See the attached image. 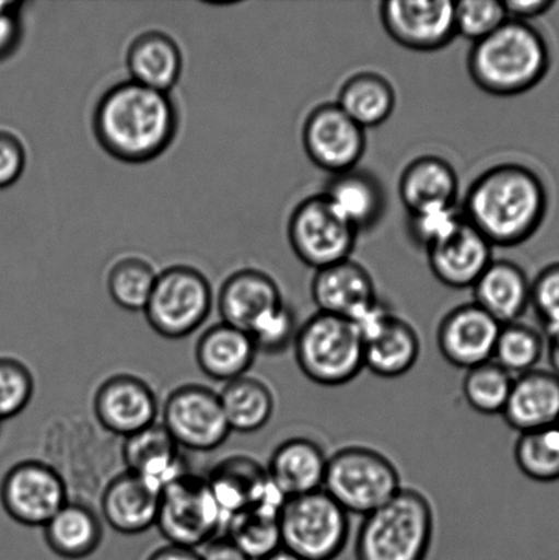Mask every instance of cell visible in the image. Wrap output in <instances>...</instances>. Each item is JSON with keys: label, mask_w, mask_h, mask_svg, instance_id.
Masks as SVG:
<instances>
[{"label": "cell", "mask_w": 559, "mask_h": 560, "mask_svg": "<svg viewBox=\"0 0 559 560\" xmlns=\"http://www.w3.org/2000/svg\"><path fill=\"white\" fill-rule=\"evenodd\" d=\"M300 324L287 302L268 313L249 332L257 353L278 355L293 348Z\"/></svg>", "instance_id": "obj_41"}, {"label": "cell", "mask_w": 559, "mask_h": 560, "mask_svg": "<svg viewBox=\"0 0 559 560\" xmlns=\"http://www.w3.org/2000/svg\"><path fill=\"white\" fill-rule=\"evenodd\" d=\"M162 417L178 446L191 452H213L232 432L219 394L199 384L175 388L164 402Z\"/></svg>", "instance_id": "obj_11"}, {"label": "cell", "mask_w": 559, "mask_h": 560, "mask_svg": "<svg viewBox=\"0 0 559 560\" xmlns=\"http://www.w3.org/2000/svg\"><path fill=\"white\" fill-rule=\"evenodd\" d=\"M380 15L387 35L410 51H438L456 37L451 0H388Z\"/></svg>", "instance_id": "obj_14"}, {"label": "cell", "mask_w": 559, "mask_h": 560, "mask_svg": "<svg viewBox=\"0 0 559 560\" xmlns=\"http://www.w3.org/2000/svg\"><path fill=\"white\" fill-rule=\"evenodd\" d=\"M558 427H559V422H558Z\"/></svg>", "instance_id": "obj_51"}, {"label": "cell", "mask_w": 559, "mask_h": 560, "mask_svg": "<svg viewBox=\"0 0 559 560\" xmlns=\"http://www.w3.org/2000/svg\"><path fill=\"white\" fill-rule=\"evenodd\" d=\"M473 289L475 304L501 326L520 322L531 306V280L513 261L492 260Z\"/></svg>", "instance_id": "obj_26"}, {"label": "cell", "mask_w": 559, "mask_h": 560, "mask_svg": "<svg viewBox=\"0 0 559 560\" xmlns=\"http://www.w3.org/2000/svg\"><path fill=\"white\" fill-rule=\"evenodd\" d=\"M161 490L139 475L125 470L104 488L103 520L123 535H140L156 524Z\"/></svg>", "instance_id": "obj_20"}, {"label": "cell", "mask_w": 559, "mask_h": 560, "mask_svg": "<svg viewBox=\"0 0 559 560\" xmlns=\"http://www.w3.org/2000/svg\"><path fill=\"white\" fill-rule=\"evenodd\" d=\"M470 80L492 96L522 95L549 73L551 54L541 33L528 22L508 20L490 36L473 44Z\"/></svg>", "instance_id": "obj_3"}, {"label": "cell", "mask_w": 559, "mask_h": 560, "mask_svg": "<svg viewBox=\"0 0 559 560\" xmlns=\"http://www.w3.org/2000/svg\"><path fill=\"white\" fill-rule=\"evenodd\" d=\"M462 221L463 213L457 207L436 208L410 215L409 233L427 250L447 237Z\"/></svg>", "instance_id": "obj_43"}, {"label": "cell", "mask_w": 559, "mask_h": 560, "mask_svg": "<svg viewBox=\"0 0 559 560\" xmlns=\"http://www.w3.org/2000/svg\"><path fill=\"white\" fill-rule=\"evenodd\" d=\"M282 547L304 560H336L349 542V514L323 490L289 498L279 514Z\"/></svg>", "instance_id": "obj_7"}, {"label": "cell", "mask_w": 559, "mask_h": 560, "mask_svg": "<svg viewBox=\"0 0 559 560\" xmlns=\"http://www.w3.org/2000/svg\"><path fill=\"white\" fill-rule=\"evenodd\" d=\"M322 195L358 233L374 228L386 210L385 190L380 180L358 168L333 175Z\"/></svg>", "instance_id": "obj_28"}, {"label": "cell", "mask_w": 559, "mask_h": 560, "mask_svg": "<svg viewBox=\"0 0 559 560\" xmlns=\"http://www.w3.org/2000/svg\"><path fill=\"white\" fill-rule=\"evenodd\" d=\"M531 306L545 335L559 328V262H552L531 280Z\"/></svg>", "instance_id": "obj_42"}, {"label": "cell", "mask_w": 559, "mask_h": 560, "mask_svg": "<svg viewBox=\"0 0 559 560\" xmlns=\"http://www.w3.org/2000/svg\"><path fill=\"white\" fill-rule=\"evenodd\" d=\"M93 413L104 430L126 439L156 424L159 402L150 384L119 373L106 378L96 389Z\"/></svg>", "instance_id": "obj_16"}, {"label": "cell", "mask_w": 559, "mask_h": 560, "mask_svg": "<svg viewBox=\"0 0 559 560\" xmlns=\"http://www.w3.org/2000/svg\"><path fill=\"white\" fill-rule=\"evenodd\" d=\"M293 350L300 371L319 386H345L364 370L363 339L348 318L316 312L300 324Z\"/></svg>", "instance_id": "obj_5"}, {"label": "cell", "mask_w": 559, "mask_h": 560, "mask_svg": "<svg viewBox=\"0 0 559 560\" xmlns=\"http://www.w3.org/2000/svg\"><path fill=\"white\" fill-rule=\"evenodd\" d=\"M546 350V339L538 329L522 322L501 326L492 361L513 377L538 368Z\"/></svg>", "instance_id": "obj_34"}, {"label": "cell", "mask_w": 559, "mask_h": 560, "mask_svg": "<svg viewBox=\"0 0 559 560\" xmlns=\"http://www.w3.org/2000/svg\"><path fill=\"white\" fill-rule=\"evenodd\" d=\"M403 488L396 465L377 450L349 446L328 457L323 491L349 515L365 517Z\"/></svg>", "instance_id": "obj_6"}, {"label": "cell", "mask_w": 559, "mask_h": 560, "mask_svg": "<svg viewBox=\"0 0 559 560\" xmlns=\"http://www.w3.org/2000/svg\"><path fill=\"white\" fill-rule=\"evenodd\" d=\"M263 560H304L303 558H300L299 556H295L294 552L289 551L288 548L281 547L278 548L277 551H273L271 556H268L267 558Z\"/></svg>", "instance_id": "obj_50"}, {"label": "cell", "mask_w": 559, "mask_h": 560, "mask_svg": "<svg viewBox=\"0 0 559 560\" xmlns=\"http://www.w3.org/2000/svg\"><path fill=\"white\" fill-rule=\"evenodd\" d=\"M338 107L364 130L376 128L392 117L397 106L392 82L374 71L349 77L338 92Z\"/></svg>", "instance_id": "obj_32"}, {"label": "cell", "mask_w": 559, "mask_h": 560, "mask_svg": "<svg viewBox=\"0 0 559 560\" xmlns=\"http://www.w3.org/2000/svg\"><path fill=\"white\" fill-rule=\"evenodd\" d=\"M26 152L19 137L0 130V189L10 188L24 173Z\"/></svg>", "instance_id": "obj_44"}, {"label": "cell", "mask_w": 559, "mask_h": 560, "mask_svg": "<svg viewBox=\"0 0 559 560\" xmlns=\"http://www.w3.org/2000/svg\"><path fill=\"white\" fill-rule=\"evenodd\" d=\"M147 560H201L200 552L191 548L167 545L158 548Z\"/></svg>", "instance_id": "obj_48"}, {"label": "cell", "mask_w": 559, "mask_h": 560, "mask_svg": "<svg viewBox=\"0 0 559 560\" xmlns=\"http://www.w3.org/2000/svg\"><path fill=\"white\" fill-rule=\"evenodd\" d=\"M501 324L475 302L454 307L442 318L438 349L449 364L468 371L492 360Z\"/></svg>", "instance_id": "obj_17"}, {"label": "cell", "mask_w": 559, "mask_h": 560, "mask_svg": "<svg viewBox=\"0 0 559 560\" xmlns=\"http://www.w3.org/2000/svg\"><path fill=\"white\" fill-rule=\"evenodd\" d=\"M311 294L317 312L348 318L350 322L380 301L371 273L352 259L316 271L311 283Z\"/></svg>", "instance_id": "obj_19"}, {"label": "cell", "mask_w": 559, "mask_h": 560, "mask_svg": "<svg viewBox=\"0 0 559 560\" xmlns=\"http://www.w3.org/2000/svg\"><path fill=\"white\" fill-rule=\"evenodd\" d=\"M547 357H549L550 371L559 377V328L545 335Z\"/></svg>", "instance_id": "obj_49"}, {"label": "cell", "mask_w": 559, "mask_h": 560, "mask_svg": "<svg viewBox=\"0 0 559 560\" xmlns=\"http://www.w3.org/2000/svg\"><path fill=\"white\" fill-rule=\"evenodd\" d=\"M158 273L150 262L128 257L108 273L107 288L115 304L125 311H144L155 288Z\"/></svg>", "instance_id": "obj_38"}, {"label": "cell", "mask_w": 559, "mask_h": 560, "mask_svg": "<svg viewBox=\"0 0 559 560\" xmlns=\"http://www.w3.org/2000/svg\"><path fill=\"white\" fill-rule=\"evenodd\" d=\"M219 398L232 432L260 431L270 422L276 410V398L270 387L248 375L224 383Z\"/></svg>", "instance_id": "obj_33"}, {"label": "cell", "mask_w": 559, "mask_h": 560, "mask_svg": "<svg viewBox=\"0 0 559 560\" xmlns=\"http://www.w3.org/2000/svg\"><path fill=\"white\" fill-rule=\"evenodd\" d=\"M224 524L207 479L186 471L163 488L155 526L168 545L197 550L216 539Z\"/></svg>", "instance_id": "obj_8"}, {"label": "cell", "mask_w": 559, "mask_h": 560, "mask_svg": "<svg viewBox=\"0 0 559 560\" xmlns=\"http://www.w3.org/2000/svg\"><path fill=\"white\" fill-rule=\"evenodd\" d=\"M201 560H249L228 539L226 536L216 537L200 552Z\"/></svg>", "instance_id": "obj_47"}, {"label": "cell", "mask_w": 559, "mask_h": 560, "mask_svg": "<svg viewBox=\"0 0 559 560\" xmlns=\"http://www.w3.org/2000/svg\"><path fill=\"white\" fill-rule=\"evenodd\" d=\"M282 304L284 301L276 280L257 270L233 273L223 283L218 299L222 322L248 334L261 318Z\"/></svg>", "instance_id": "obj_22"}, {"label": "cell", "mask_w": 559, "mask_h": 560, "mask_svg": "<svg viewBox=\"0 0 559 560\" xmlns=\"http://www.w3.org/2000/svg\"><path fill=\"white\" fill-rule=\"evenodd\" d=\"M364 370L383 378L407 375L418 364L421 342L418 331L403 317L391 313L380 327L366 335Z\"/></svg>", "instance_id": "obj_25"}, {"label": "cell", "mask_w": 559, "mask_h": 560, "mask_svg": "<svg viewBox=\"0 0 559 560\" xmlns=\"http://www.w3.org/2000/svg\"><path fill=\"white\" fill-rule=\"evenodd\" d=\"M256 354L251 335L223 322L202 332L196 345V362L201 372L223 383L245 376Z\"/></svg>", "instance_id": "obj_29"}, {"label": "cell", "mask_w": 559, "mask_h": 560, "mask_svg": "<svg viewBox=\"0 0 559 560\" xmlns=\"http://www.w3.org/2000/svg\"><path fill=\"white\" fill-rule=\"evenodd\" d=\"M358 235L323 195L301 201L288 224L289 243L295 256L315 271L350 259Z\"/></svg>", "instance_id": "obj_10"}, {"label": "cell", "mask_w": 559, "mask_h": 560, "mask_svg": "<svg viewBox=\"0 0 559 560\" xmlns=\"http://www.w3.org/2000/svg\"><path fill=\"white\" fill-rule=\"evenodd\" d=\"M177 442L163 424H153L124 439L123 459L126 470L163 490L186 474Z\"/></svg>", "instance_id": "obj_27"}, {"label": "cell", "mask_w": 559, "mask_h": 560, "mask_svg": "<svg viewBox=\"0 0 559 560\" xmlns=\"http://www.w3.org/2000/svg\"><path fill=\"white\" fill-rule=\"evenodd\" d=\"M547 208L549 195L533 168L501 163L487 168L469 185L462 213L492 248H512L534 237Z\"/></svg>", "instance_id": "obj_1"}, {"label": "cell", "mask_w": 559, "mask_h": 560, "mask_svg": "<svg viewBox=\"0 0 559 560\" xmlns=\"http://www.w3.org/2000/svg\"><path fill=\"white\" fill-rule=\"evenodd\" d=\"M328 457L308 438H292L273 450L267 475L284 497L294 498L323 490Z\"/></svg>", "instance_id": "obj_23"}, {"label": "cell", "mask_w": 559, "mask_h": 560, "mask_svg": "<svg viewBox=\"0 0 559 560\" xmlns=\"http://www.w3.org/2000/svg\"><path fill=\"white\" fill-rule=\"evenodd\" d=\"M69 502L63 477L42 460H22L0 485V503L16 524L44 528Z\"/></svg>", "instance_id": "obj_12"}, {"label": "cell", "mask_w": 559, "mask_h": 560, "mask_svg": "<svg viewBox=\"0 0 559 560\" xmlns=\"http://www.w3.org/2000/svg\"><path fill=\"white\" fill-rule=\"evenodd\" d=\"M19 2H0V60L10 57L21 38Z\"/></svg>", "instance_id": "obj_45"}, {"label": "cell", "mask_w": 559, "mask_h": 560, "mask_svg": "<svg viewBox=\"0 0 559 560\" xmlns=\"http://www.w3.org/2000/svg\"><path fill=\"white\" fill-rule=\"evenodd\" d=\"M126 63L131 81L168 93L183 71V54L166 33L151 31L137 36L130 44Z\"/></svg>", "instance_id": "obj_30"}, {"label": "cell", "mask_w": 559, "mask_h": 560, "mask_svg": "<svg viewBox=\"0 0 559 560\" xmlns=\"http://www.w3.org/2000/svg\"><path fill=\"white\" fill-rule=\"evenodd\" d=\"M509 20L528 22L549 13L556 2L551 0H502Z\"/></svg>", "instance_id": "obj_46"}, {"label": "cell", "mask_w": 559, "mask_h": 560, "mask_svg": "<svg viewBox=\"0 0 559 560\" xmlns=\"http://www.w3.org/2000/svg\"><path fill=\"white\" fill-rule=\"evenodd\" d=\"M177 129L178 114L168 93L131 80L104 93L93 114L98 144L125 163H147L161 156Z\"/></svg>", "instance_id": "obj_2"}, {"label": "cell", "mask_w": 559, "mask_h": 560, "mask_svg": "<svg viewBox=\"0 0 559 560\" xmlns=\"http://www.w3.org/2000/svg\"><path fill=\"white\" fill-rule=\"evenodd\" d=\"M502 0H463L454 2L456 36L478 43L508 21Z\"/></svg>", "instance_id": "obj_39"}, {"label": "cell", "mask_w": 559, "mask_h": 560, "mask_svg": "<svg viewBox=\"0 0 559 560\" xmlns=\"http://www.w3.org/2000/svg\"><path fill=\"white\" fill-rule=\"evenodd\" d=\"M434 530L435 513L429 498L404 487L363 517L356 536V560H426Z\"/></svg>", "instance_id": "obj_4"}, {"label": "cell", "mask_w": 559, "mask_h": 560, "mask_svg": "<svg viewBox=\"0 0 559 560\" xmlns=\"http://www.w3.org/2000/svg\"><path fill=\"white\" fill-rule=\"evenodd\" d=\"M501 416L519 433L558 425L559 377L538 368L514 377Z\"/></svg>", "instance_id": "obj_21"}, {"label": "cell", "mask_w": 559, "mask_h": 560, "mask_svg": "<svg viewBox=\"0 0 559 560\" xmlns=\"http://www.w3.org/2000/svg\"><path fill=\"white\" fill-rule=\"evenodd\" d=\"M211 306L206 277L195 268L177 266L159 273L144 312L153 331L166 339H183L205 324Z\"/></svg>", "instance_id": "obj_9"}, {"label": "cell", "mask_w": 559, "mask_h": 560, "mask_svg": "<svg viewBox=\"0 0 559 560\" xmlns=\"http://www.w3.org/2000/svg\"><path fill=\"white\" fill-rule=\"evenodd\" d=\"M514 377L496 361L470 368L465 373L463 394L470 409L484 416L502 415Z\"/></svg>", "instance_id": "obj_37"}, {"label": "cell", "mask_w": 559, "mask_h": 560, "mask_svg": "<svg viewBox=\"0 0 559 560\" xmlns=\"http://www.w3.org/2000/svg\"><path fill=\"white\" fill-rule=\"evenodd\" d=\"M43 529L49 550L68 560L91 557L101 547L104 534L102 520L95 510L70 501Z\"/></svg>", "instance_id": "obj_31"}, {"label": "cell", "mask_w": 559, "mask_h": 560, "mask_svg": "<svg viewBox=\"0 0 559 560\" xmlns=\"http://www.w3.org/2000/svg\"><path fill=\"white\" fill-rule=\"evenodd\" d=\"M35 377L24 362L0 357V421L14 419L31 404Z\"/></svg>", "instance_id": "obj_40"}, {"label": "cell", "mask_w": 559, "mask_h": 560, "mask_svg": "<svg viewBox=\"0 0 559 560\" xmlns=\"http://www.w3.org/2000/svg\"><path fill=\"white\" fill-rule=\"evenodd\" d=\"M514 460L531 480L546 485L559 481V427L520 433Z\"/></svg>", "instance_id": "obj_36"}, {"label": "cell", "mask_w": 559, "mask_h": 560, "mask_svg": "<svg viewBox=\"0 0 559 560\" xmlns=\"http://www.w3.org/2000/svg\"><path fill=\"white\" fill-rule=\"evenodd\" d=\"M458 177L452 164L440 156L416 158L399 178L398 194L409 215L456 207Z\"/></svg>", "instance_id": "obj_24"}, {"label": "cell", "mask_w": 559, "mask_h": 560, "mask_svg": "<svg viewBox=\"0 0 559 560\" xmlns=\"http://www.w3.org/2000/svg\"><path fill=\"white\" fill-rule=\"evenodd\" d=\"M224 536L249 560H263L282 547L277 515L248 510L226 521Z\"/></svg>", "instance_id": "obj_35"}, {"label": "cell", "mask_w": 559, "mask_h": 560, "mask_svg": "<svg viewBox=\"0 0 559 560\" xmlns=\"http://www.w3.org/2000/svg\"><path fill=\"white\" fill-rule=\"evenodd\" d=\"M426 252L431 272L452 289H473L494 260L492 245L464 217L447 237Z\"/></svg>", "instance_id": "obj_18"}, {"label": "cell", "mask_w": 559, "mask_h": 560, "mask_svg": "<svg viewBox=\"0 0 559 560\" xmlns=\"http://www.w3.org/2000/svg\"><path fill=\"white\" fill-rule=\"evenodd\" d=\"M303 145L316 167L337 175L358 168L365 153L366 135L337 103H323L305 119Z\"/></svg>", "instance_id": "obj_13"}, {"label": "cell", "mask_w": 559, "mask_h": 560, "mask_svg": "<svg viewBox=\"0 0 559 560\" xmlns=\"http://www.w3.org/2000/svg\"><path fill=\"white\" fill-rule=\"evenodd\" d=\"M207 481L226 521L248 510L279 517L288 501L268 477L267 469L244 455L223 459L212 469Z\"/></svg>", "instance_id": "obj_15"}]
</instances>
